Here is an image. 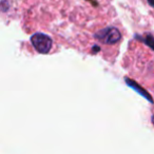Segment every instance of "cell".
Here are the masks:
<instances>
[{
	"label": "cell",
	"mask_w": 154,
	"mask_h": 154,
	"mask_svg": "<svg viewBox=\"0 0 154 154\" xmlns=\"http://www.w3.org/2000/svg\"><path fill=\"white\" fill-rule=\"evenodd\" d=\"M94 38L105 45H115L122 39V34L115 26H108L95 33Z\"/></svg>",
	"instance_id": "obj_1"
},
{
	"label": "cell",
	"mask_w": 154,
	"mask_h": 154,
	"mask_svg": "<svg viewBox=\"0 0 154 154\" xmlns=\"http://www.w3.org/2000/svg\"><path fill=\"white\" fill-rule=\"evenodd\" d=\"M31 42L38 53L48 54L52 49V39L43 33H35L31 36Z\"/></svg>",
	"instance_id": "obj_2"
},
{
	"label": "cell",
	"mask_w": 154,
	"mask_h": 154,
	"mask_svg": "<svg viewBox=\"0 0 154 154\" xmlns=\"http://www.w3.org/2000/svg\"><path fill=\"white\" fill-rule=\"evenodd\" d=\"M125 82H126V85L129 87V88H131L132 90H134L138 95H140L141 97H143L145 99H147L150 103H154L153 97H152L151 95L147 92V90H145L143 88H141V87L139 86L136 82H134V80L130 79V78H127V77H126V78H125Z\"/></svg>",
	"instance_id": "obj_3"
},
{
	"label": "cell",
	"mask_w": 154,
	"mask_h": 154,
	"mask_svg": "<svg viewBox=\"0 0 154 154\" xmlns=\"http://www.w3.org/2000/svg\"><path fill=\"white\" fill-rule=\"evenodd\" d=\"M134 38L140 40L141 42H143L147 47H149L150 49L154 51V36L152 34H146L145 36H139V35H136Z\"/></svg>",
	"instance_id": "obj_4"
},
{
	"label": "cell",
	"mask_w": 154,
	"mask_h": 154,
	"mask_svg": "<svg viewBox=\"0 0 154 154\" xmlns=\"http://www.w3.org/2000/svg\"><path fill=\"white\" fill-rule=\"evenodd\" d=\"M94 49V53H97V52H99V50H100V48L98 47V45H94V47L92 48V50Z\"/></svg>",
	"instance_id": "obj_5"
},
{
	"label": "cell",
	"mask_w": 154,
	"mask_h": 154,
	"mask_svg": "<svg viewBox=\"0 0 154 154\" xmlns=\"http://www.w3.org/2000/svg\"><path fill=\"white\" fill-rule=\"evenodd\" d=\"M147 1H148V3H149V5L154 8V0H147Z\"/></svg>",
	"instance_id": "obj_6"
},
{
	"label": "cell",
	"mask_w": 154,
	"mask_h": 154,
	"mask_svg": "<svg viewBox=\"0 0 154 154\" xmlns=\"http://www.w3.org/2000/svg\"><path fill=\"white\" fill-rule=\"evenodd\" d=\"M151 120H152V122H153V125H154V115H153V116H152Z\"/></svg>",
	"instance_id": "obj_7"
}]
</instances>
